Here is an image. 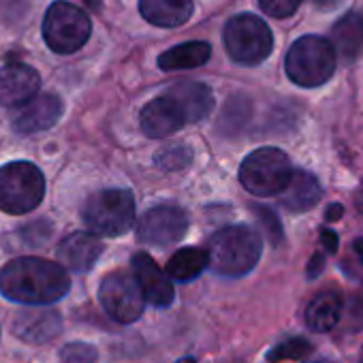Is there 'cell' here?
I'll return each instance as SVG.
<instances>
[{"label": "cell", "instance_id": "obj_1", "mask_svg": "<svg viewBox=\"0 0 363 363\" xmlns=\"http://www.w3.org/2000/svg\"><path fill=\"white\" fill-rule=\"evenodd\" d=\"M71 289V278L60 263L24 257L9 261L0 269V293L3 297L26 303L48 306L60 301Z\"/></svg>", "mask_w": 363, "mask_h": 363}, {"label": "cell", "instance_id": "obj_2", "mask_svg": "<svg viewBox=\"0 0 363 363\" xmlns=\"http://www.w3.org/2000/svg\"><path fill=\"white\" fill-rule=\"evenodd\" d=\"M210 267L220 276H246L261 259V235L246 225H231L208 240Z\"/></svg>", "mask_w": 363, "mask_h": 363}, {"label": "cell", "instance_id": "obj_3", "mask_svg": "<svg viewBox=\"0 0 363 363\" xmlns=\"http://www.w3.org/2000/svg\"><path fill=\"white\" fill-rule=\"evenodd\" d=\"M82 220L94 235H124L135 225V197L126 189L99 191L86 199Z\"/></svg>", "mask_w": 363, "mask_h": 363}, {"label": "cell", "instance_id": "obj_4", "mask_svg": "<svg viewBox=\"0 0 363 363\" xmlns=\"http://www.w3.org/2000/svg\"><path fill=\"white\" fill-rule=\"evenodd\" d=\"M45 197V177L28 160H16L0 169V210L20 216L28 214Z\"/></svg>", "mask_w": 363, "mask_h": 363}, {"label": "cell", "instance_id": "obj_5", "mask_svg": "<svg viewBox=\"0 0 363 363\" xmlns=\"http://www.w3.org/2000/svg\"><path fill=\"white\" fill-rule=\"evenodd\" d=\"M293 177L289 156L278 147H259L240 167L242 186L257 197L282 195Z\"/></svg>", "mask_w": 363, "mask_h": 363}, {"label": "cell", "instance_id": "obj_6", "mask_svg": "<svg viewBox=\"0 0 363 363\" xmlns=\"http://www.w3.org/2000/svg\"><path fill=\"white\" fill-rule=\"evenodd\" d=\"M286 75L301 88L325 84L335 71V48L323 37H301L286 54Z\"/></svg>", "mask_w": 363, "mask_h": 363}, {"label": "cell", "instance_id": "obj_7", "mask_svg": "<svg viewBox=\"0 0 363 363\" xmlns=\"http://www.w3.org/2000/svg\"><path fill=\"white\" fill-rule=\"evenodd\" d=\"M92 24L84 9L67 3V0H56L50 5L43 18V39L56 54H75L86 45L90 39Z\"/></svg>", "mask_w": 363, "mask_h": 363}, {"label": "cell", "instance_id": "obj_8", "mask_svg": "<svg viewBox=\"0 0 363 363\" xmlns=\"http://www.w3.org/2000/svg\"><path fill=\"white\" fill-rule=\"evenodd\" d=\"M225 48L229 56L246 67L263 62L274 48V37L267 24L257 16H235L227 22L225 33Z\"/></svg>", "mask_w": 363, "mask_h": 363}, {"label": "cell", "instance_id": "obj_9", "mask_svg": "<svg viewBox=\"0 0 363 363\" xmlns=\"http://www.w3.org/2000/svg\"><path fill=\"white\" fill-rule=\"evenodd\" d=\"M99 301L103 310L122 325L135 323L145 308V295L133 274L113 272L103 278L99 286Z\"/></svg>", "mask_w": 363, "mask_h": 363}, {"label": "cell", "instance_id": "obj_10", "mask_svg": "<svg viewBox=\"0 0 363 363\" xmlns=\"http://www.w3.org/2000/svg\"><path fill=\"white\" fill-rule=\"evenodd\" d=\"M189 231V216L175 206H158L147 210L137 223V240L145 246L167 248L177 244Z\"/></svg>", "mask_w": 363, "mask_h": 363}, {"label": "cell", "instance_id": "obj_11", "mask_svg": "<svg viewBox=\"0 0 363 363\" xmlns=\"http://www.w3.org/2000/svg\"><path fill=\"white\" fill-rule=\"evenodd\" d=\"M62 116V101L56 94H37L11 113V126L16 133L33 135L52 128Z\"/></svg>", "mask_w": 363, "mask_h": 363}, {"label": "cell", "instance_id": "obj_12", "mask_svg": "<svg viewBox=\"0 0 363 363\" xmlns=\"http://www.w3.org/2000/svg\"><path fill=\"white\" fill-rule=\"evenodd\" d=\"M139 124H141V130L150 139H164V137L177 133L186 124V116L173 96L162 94V96H156L154 101H150L141 109Z\"/></svg>", "mask_w": 363, "mask_h": 363}, {"label": "cell", "instance_id": "obj_13", "mask_svg": "<svg viewBox=\"0 0 363 363\" xmlns=\"http://www.w3.org/2000/svg\"><path fill=\"white\" fill-rule=\"evenodd\" d=\"M130 267H133V276L137 278L145 295V301H150L156 308H167L173 303L175 293H173L171 278L167 276V272L158 267V263L150 255L137 252L130 261Z\"/></svg>", "mask_w": 363, "mask_h": 363}, {"label": "cell", "instance_id": "obj_14", "mask_svg": "<svg viewBox=\"0 0 363 363\" xmlns=\"http://www.w3.org/2000/svg\"><path fill=\"white\" fill-rule=\"evenodd\" d=\"M41 77L28 65H7L0 69V103L22 107L39 94Z\"/></svg>", "mask_w": 363, "mask_h": 363}, {"label": "cell", "instance_id": "obj_15", "mask_svg": "<svg viewBox=\"0 0 363 363\" xmlns=\"http://www.w3.org/2000/svg\"><path fill=\"white\" fill-rule=\"evenodd\" d=\"M13 333L30 344H43L54 340L60 329H62V318L56 310H45V308H33V310H22L16 314Z\"/></svg>", "mask_w": 363, "mask_h": 363}, {"label": "cell", "instance_id": "obj_16", "mask_svg": "<svg viewBox=\"0 0 363 363\" xmlns=\"http://www.w3.org/2000/svg\"><path fill=\"white\" fill-rule=\"evenodd\" d=\"M103 255V242L94 233L77 231L62 240L58 246V259L62 265H67L71 272L86 274L94 267L99 257Z\"/></svg>", "mask_w": 363, "mask_h": 363}, {"label": "cell", "instance_id": "obj_17", "mask_svg": "<svg viewBox=\"0 0 363 363\" xmlns=\"http://www.w3.org/2000/svg\"><path fill=\"white\" fill-rule=\"evenodd\" d=\"M139 11L154 26L175 28L191 20L193 0H139Z\"/></svg>", "mask_w": 363, "mask_h": 363}, {"label": "cell", "instance_id": "obj_18", "mask_svg": "<svg viewBox=\"0 0 363 363\" xmlns=\"http://www.w3.org/2000/svg\"><path fill=\"white\" fill-rule=\"evenodd\" d=\"M167 94L179 103L182 111L186 116V122H201L214 107L212 90L199 82H179L171 86Z\"/></svg>", "mask_w": 363, "mask_h": 363}, {"label": "cell", "instance_id": "obj_19", "mask_svg": "<svg viewBox=\"0 0 363 363\" xmlns=\"http://www.w3.org/2000/svg\"><path fill=\"white\" fill-rule=\"evenodd\" d=\"M323 197V189L318 179L308 171H293L289 186L280 195V203L289 212H306L314 208Z\"/></svg>", "mask_w": 363, "mask_h": 363}, {"label": "cell", "instance_id": "obj_20", "mask_svg": "<svg viewBox=\"0 0 363 363\" xmlns=\"http://www.w3.org/2000/svg\"><path fill=\"white\" fill-rule=\"evenodd\" d=\"M331 45L346 62H352L363 48V13H346L331 30Z\"/></svg>", "mask_w": 363, "mask_h": 363}, {"label": "cell", "instance_id": "obj_21", "mask_svg": "<svg viewBox=\"0 0 363 363\" xmlns=\"http://www.w3.org/2000/svg\"><path fill=\"white\" fill-rule=\"evenodd\" d=\"M212 48L203 41H191L182 43L177 48H171L158 56V67L162 71H184V69H195L201 67L210 60Z\"/></svg>", "mask_w": 363, "mask_h": 363}, {"label": "cell", "instance_id": "obj_22", "mask_svg": "<svg viewBox=\"0 0 363 363\" xmlns=\"http://www.w3.org/2000/svg\"><path fill=\"white\" fill-rule=\"evenodd\" d=\"M342 297L337 293H320L306 308V323L312 331H331L342 318Z\"/></svg>", "mask_w": 363, "mask_h": 363}, {"label": "cell", "instance_id": "obj_23", "mask_svg": "<svg viewBox=\"0 0 363 363\" xmlns=\"http://www.w3.org/2000/svg\"><path fill=\"white\" fill-rule=\"evenodd\" d=\"M210 265V257L206 248H182L173 252V257L167 261V276L177 282L195 280L206 267Z\"/></svg>", "mask_w": 363, "mask_h": 363}, {"label": "cell", "instance_id": "obj_24", "mask_svg": "<svg viewBox=\"0 0 363 363\" xmlns=\"http://www.w3.org/2000/svg\"><path fill=\"white\" fill-rule=\"evenodd\" d=\"M308 352H310V342L306 337H291V340L276 344L267 352V361L278 363V361H286V359H303Z\"/></svg>", "mask_w": 363, "mask_h": 363}, {"label": "cell", "instance_id": "obj_25", "mask_svg": "<svg viewBox=\"0 0 363 363\" xmlns=\"http://www.w3.org/2000/svg\"><path fill=\"white\" fill-rule=\"evenodd\" d=\"M191 160H193V150H189L186 145H167L156 154V162L167 171L184 169Z\"/></svg>", "mask_w": 363, "mask_h": 363}, {"label": "cell", "instance_id": "obj_26", "mask_svg": "<svg viewBox=\"0 0 363 363\" xmlns=\"http://www.w3.org/2000/svg\"><path fill=\"white\" fill-rule=\"evenodd\" d=\"M62 363H96V350L86 342H71L60 350Z\"/></svg>", "mask_w": 363, "mask_h": 363}, {"label": "cell", "instance_id": "obj_27", "mask_svg": "<svg viewBox=\"0 0 363 363\" xmlns=\"http://www.w3.org/2000/svg\"><path fill=\"white\" fill-rule=\"evenodd\" d=\"M252 214L257 216V220L261 223V227L267 231L269 240H272L274 244H280V240H282V229H280L278 216H276L272 210H267L265 206H252Z\"/></svg>", "mask_w": 363, "mask_h": 363}, {"label": "cell", "instance_id": "obj_28", "mask_svg": "<svg viewBox=\"0 0 363 363\" xmlns=\"http://www.w3.org/2000/svg\"><path fill=\"white\" fill-rule=\"evenodd\" d=\"M303 0H259L261 9L272 18H289L293 16Z\"/></svg>", "mask_w": 363, "mask_h": 363}, {"label": "cell", "instance_id": "obj_29", "mask_svg": "<svg viewBox=\"0 0 363 363\" xmlns=\"http://www.w3.org/2000/svg\"><path fill=\"white\" fill-rule=\"evenodd\" d=\"M320 242H323V248H325L329 255H333V252L337 250V235H335L331 229L320 231Z\"/></svg>", "mask_w": 363, "mask_h": 363}, {"label": "cell", "instance_id": "obj_30", "mask_svg": "<svg viewBox=\"0 0 363 363\" xmlns=\"http://www.w3.org/2000/svg\"><path fill=\"white\" fill-rule=\"evenodd\" d=\"M325 267V255L316 252L312 259H310V265H308V278H318L320 272Z\"/></svg>", "mask_w": 363, "mask_h": 363}, {"label": "cell", "instance_id": "obj_31", "mask_svg": "<svg viewBox=\"0 0 363 363\" xmlns=\"http://www.w3.org/2000/svg\"><path fill=\"white\" fill-rule=\"evenodd\" d=\"M342 214H344V208H342L340 203H331V206L325 210V220H327V223H333V220L342 218Z\"/></svg>", "mask_w": 363, "mask_h": 363}, {"label": "cell", "instance_id": "obj_32", "mask_svg": "<svg viewBox=\"0 0 363 363\" xmlns=\"http://www.w3.org/2000/svg\"><path fill=\"white\" fill-rule=\"evenodd\" d=\"M352 248H354V252H357V257H359V261H361V265H363V238L354 240Z\"/></svg>", "mask_w": 363, "mask_h": 363}, {"label": "cell", "instance_id": "obj_33", "mask_svg": "<svg viewBox=\"0 0 363 363\" xmlns=\"http://www.w3.org/2000/svg\"><path fill=\"white\" fill-rule=\"evenodd\" d=\"M314 3L318 5V7H337L340 3H342V0H314Z\"/></svg>", "mask_w": 363, "mask_h": 363}, {"label": "cell", "instance_id": "obj_34", "mask_svg": "<svg viewBox=\"0 0 363 363\" xmlns=\"http://www.w3.org/2000/svg\"><path fill=\"white\" fill-rule=\"evenodd\" d=\"M357 208L363 214V191H359V195H357Z\"/></svg>", "mask_w": 363, "mask_h": 363}, {"label": "cell", "instance_id": "obj_35", "mask_svg": "<svg viewBox=\"0 0 363 363\" xmlns=\"http://www.w3.org/2000/svg\"><path fill=\"white\" fill-rule=\"evenodd\" d=\"M182 363H195L193 359H184V361H182Z\"/></svg>", "mask_w": 363, "mask_h": 363}, {"label": "cell", "instance_id": "obj_36", "mask_svg": "<svg viewBox=\"0 0 363 363\" xmlns=\"http://www.w3.org/2000/svg\"><path fill=\"white\" fill-rule=\"evenodd\" d=\"M314 363H318V361H314Z\"/></svg>", "mask_w": 363, "mask_h": 363}]
</instances>
